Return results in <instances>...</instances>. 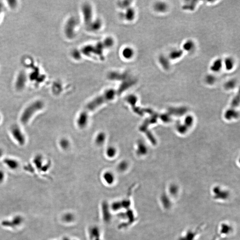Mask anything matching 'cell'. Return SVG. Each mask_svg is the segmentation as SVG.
Returning a JSON list of instances; mask_svg holds the SVG:
<instances>
[{
    "instance_id": "ffe728a7",
    "label": "cell",
    "mask_w": 240,
    "mask_h": 240,
    "mask_svg": "<svg viewBox=\"0 0 240 240\" xmlns=\"http://www.w3.org/2000/svg\"><path fill=\"white\" fill-rule=\"evenodd\" d=\"M2 154H3V151H2V149L0 148V158L2 156Z\"/></svg>"
},
{
    "instance_id": "6da1fadb",
    "label": "cell",
    "mask_w": 240,
    "mask_h": 240,
    "mask_svg": "<svg viewBox=\"0 0 240 240\" xmlns=\"http://www.w3.org/2000/svg\"><path fill=\"white\" fill-rule=\"evenodd\" d=\"M234 229L231 224L222 222L218 225L214 237L212 240H226L232 236Z\"/></svg>"
},
{
    "instance_id": "7a4b0ae2",
    "label": "cell",
    "mask_w": 240,
    "mask_h": 240,
    "mask_svg": "<svg viewBox=\"0 0 240 240\" xmlns=\"http://www.w3.org/2000/svg\"><path fill=\"white\" fill-rule=\"evenodd\" d=\"M115 92L114 91H109L106 93L98 97L92 101H90L89 104L86 106L85 110L83 113L88 115V113L93 111V110L99 107L100 105L104 104L105 102L109 101L114 98L115 95Z\"/></svg>"
},
{
    "instance_id": "ac0fdd59",
    "label": "cell",
    "mask_w": 240,
    "mask_h": 240,
    "mask_svg": "<svg viewBox=\"0 0 240 240\" xmlns=\"http://www.w3.org/2000/svg\"><path fill=\"white\" fill-rule=\"evenodd\" d=\"M211 80H212V81H213V82H214L215 80V79L214 77L212 75L208 76H207L206 78V82H207L208 83H210V84H212L213 83H212V81H211Z\"/></svg>"
},
{
    "instance_id": "4fadbf2b",
    "label": "cell",
    "mask_w": 240,
    "mask_h": 240,
    "mask_svg": "<svg viewBox=\"0 0 240 240\" xmlns=\"http://www.w3.org/2000/svg\"><path fill=\"white\" fill-rule=\"evenodd\" d=\"M182 52L181 50L176 49L172 51L170 53V57L172 59H177L181 56Z\"/></svg>"
},
{
    "instance_id": "8fae6325",
    "label": "cell",
    "mask_w": 240,
    "mask_h": 240,
    "mask_svg": "<svg viewBox=\"0 0 240 240\" xmlns=\"http://www.w3.org/2000/svg\"><path fill=\"white\" fill-rule=\"evenodd\" d=\"M155 9L159 13H164L168 9V6L164 2H158L155 5Z\"/></svg>"
},
{
    "instance_id": "3957f363",
    "label": "cell",
    "mask_w": 240,
    "mask_h": 240,
    "mask_svg": "<svg viewBox=\"0 0 240 240\" xmlns=\"http://www.w3.org/2000/svg\"><path fill=\"white\" fill-rule=\"evenodd\" d=\"M44 107V103L40 101H37L28 105L23 112L21 117L22 123H27L37 111L42 110Z\"/></svg>"
},
{
    "instance_id": "7c38bea8",
    "label": "cell",
    "mask_w": 240,
    "mask_h": 240,
    "mask_svg": "<svg viewBox=\"0 0 240 240\" xmlns=\"http://www.w3.org/2000/svg\"><path fill=\"white\" fill-rule=\"evenodd\" d=\"M106 139V136L104 133H101L97 134L96 137V143L98 145H102Z\"/></svg>"
},
{
    "instance_id": "8992f818",
    "label": "cell",
    "mask_w": 240,
    "mask_h": 240,
    "mask_svg": "<svg viewBox=\"0 0 240 240\" xmlns=\"http://www.w3.org/2000/svg\"><path fill=\"white\" fill-rule=\"evenodd\" d=\"M23 219L20 216H17L10 220H5L2 222V225L7 227L14 228L20 225L22 223Z\"/></svg>"
},
{
    "instance_id": "30bf717a",
    "label": "cell",
    "mask_w": 240,
    "mask_h": 240,
    "mask_svg": "<svg viewBox=\"0 0 240 240\" xmlns=\"http://www.w3.org/2000/svg\"><path fill=\"white\" fill-rule=\"evenodd\" d=\"M4 163L9 168L12 170L17 169L19 166V163L15 159L11 158H6L4 160Z\"/></svg>"
},
{
    "instance_id": "44dd1931",
    "label": "cell",
    "mask_w": 240,
    "mask_h": 240,
    "mask_svg": "<svg viewBox=\"0 0 240 240\" xmlns=\"http://www.w3.org/2000/svg\"><path fill=\"white\" fill-rule=\"evenodd\" d=\"M0 120H1V116H0Z\"/></svg>"
},
{
    "instance_id": "ba28073f",
    "label": "cell",
    "mask_w": 240,
    "mask_h": 240,
    "mask_svg": "<svg viewBox=\"0 0 240 240\" xmlns=\"http://www.w3.org/2000/svg\"><path fill=\"white\" fill-rule=\"evenodd\" d=\"M235 61L231 57H227L223 61V67L227 71H231L235 66Z\"/></svg>"
},
{
    "instance_id": "52a82bcc",
    "label": "cell",
    "mask_w": 240,
    "mask_h": 240,
    "mask_svg": "<svg viewBox=\"0 0 240 240\" xmlns=\"http://www.w3.org/2000/svg\"><path fill=\"white\" fill-rule=\"evenodd\" d=\"M223 67V61L220 59H216L211 64L210 69L211 71L214 73H218Z\"/></svg>"
},
{
    "instance_id": "5bb4252c",
    "label": "cell",
    "mask_w": 240,
    "mask_h": 240,
    "mask_svg": "<svg viewBox=\"0 0 240 240\" xmlns=\"http://www.w3.org/2000/svg\"><path fill=\"white\" fill-rule=\"evenodd\" d=\"M104 178L107 183L110 184L114 181V175L111 172H107L104 174Z\"/></svg>"
},
{
    "instance_id": "d6986e66",
    "label": "cell",
    "mask_w": 240,
    "mask_h": 240,
    "mask_svg": "<svg viewBox=\"0 0 240 240\" xmlns=\"http://www.w3.org/2000/svg\"><path fill=\"white\" fill-rule=\"evenodd\" d=\"M5 178V174L2 171L0 170V183H1Z\"/></svg>"
},
{
    "instance_id": "9c48e42d",
    "label": "cell",
    "mask_w": 240,
    "mask_h": 240,
    "mask_svg": "<svg viewBox=\"0 0 240 240\" xmlns=\"http://www.w3.org/2000/svg\"><path fill=\"white\" fill-rule=\"evenodd\" d=\"M183 50L188 53L193 51L195 49V45L194 42L191 40L186 41L183 44Z\"/></svg>"
},
{
    "instance_id": "277c9868",
    "label": "cell",
    "mask_w": 240,
    "mask_h": 240,
    "mask_svg": "<svg viewBox=\"0 0 240 240\" xmlns=\"http://www.w3.org/2000/svg\"><path fill=\"white\" fill-rule=\"evenodd\" d=\"M205 227L203 224L196 228L188 229L179 236L177 240H198Z\"/></svg>"
},
{
    "instance_id": "5b68a950",
    "label": "cell",
    "mask_w": 240,
    "mask_h": 240,
    "mask_svg": "<svg viewBox=\"0 0 240 240\" xmlns=\"http://www.w3.org/2000/svg\"><path fill=\"white\" fill-rule=\"evenodd\" d=\"M12 136L15 140L21 145H23L26 142V137L21 128L17 125L13 126L11 129Z\"/></svg>"
},
{
    "instance_id": "9a60e30c",
    "label": "cell",
    "mask_w": 240,
    "mask_h": 240,
    "mask_svg": "<svg viewBox=\"0 0 240 240\" xmlns=\"http://www.w3.org/2000/svg\"><path fill=\"white\" fill-rule=\"evenodd\" d=\"M117 151L114 147H110L106 150V154L109 158H113L116 155Z\"/></svg>"
},
{
    "instance_id": "e0dca14e",
    "label": "cell",
    "mask_w": 240,
    "mask_h": 240,
    "mask_svg": "<svg viewBox=\"0 0 240 240\" xmlns=\"http://www.w3.org/2000/svg\"><path fill=\"white\" fill-rule=\"evenodd\" d=\"M127 167L128 163L125 161L121 162L118 166V168L120 171H124L126 170Z\"/></svg>"
},
{
    "instance_id": "2e32d148",
    "label": "cell",
    "mask_w": 240,
    "mask_h": 240,
    "mask_svg": "<svg viewBox=\"0 0 240 240\" xmlns=\"http://www.w3.org/2000/svg\"><path fill=\"white\" fill-rule=\"evenodd\" d=\"M60 145L61 147L63 149H66L69 148L70 143L68 140L66 139H62L60 141Z\"/></svg>"
}]
</instances>
